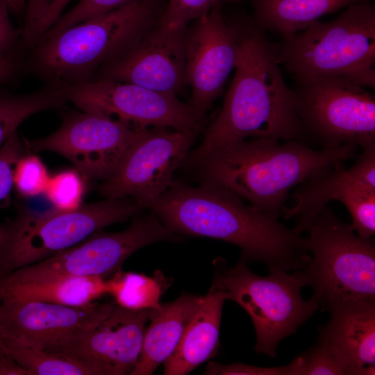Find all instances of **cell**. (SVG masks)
<instances>
[{"mask_svg":"<svg viewBox=\"0 0 375 375\" xmlns=\"http://www.w3.org/2000/svg\"><path fill=\"white\" fill-rule=\"evenodd\" d=\"M171 231L238 246L240 261L269 269H304L311 260L308 239L221 187H192L173 181L149 207Z\"/></svg>","mask_w":375,"mask_h":375,"instance_id":"1","label":"cell"},{"mask_svg":"<svg viewBox=\"0 0 375 375\" xmlns=\"http://www.w3.org/2000/svg\"><path fill=\"white\" fill-rule=\"evenodd\" d=\"M235 74L219 114L206 131L201 144L183 165L192 168L210 151L247 138L297 140L307 144L297 116L292 89L287 85L278 45L253 21L239 22Z\"/></svg>","mask_w":375,"mask_h":375,"instance_id":"2","label":"cell"},{"mask_svg":"<svg viewBox=\"0 0 375 375\" xmlns=\"http://www.w3.org/2000/svg\"><path fill=\"white\" fill-rule=\"evenodd\" d=\"M358 147L315 150L297 140L252 138L215 149L192 168L201 184L224 188L279 218L290 190L323 168L356 157Z\"/></svg>","mask_w":375,"mask_h":375,"instance_id":"3","label":"cell"},{"mask_svg":"<svg viewBox=\"0 0 375 375\" xmlns=\"http://www.w3.org/2000/svg\"><path fill=\"white\" fill-rule=\"evenodd\" d=\"M159 0H134L49 36L25 56L24 72L47 85L91 81L104 65L131 47L160 15Z\"/></svg>","mask_w":375,"mask_h":375,"instance_id":"4","label":"cell"},{"mask_svg":"<svg viewBox=\"0 0 375 375\" xmlns=\"http://www.w3.org/2000/svg\"><path fill=\"white\" fill-rule=\"evenodd\" d=\"M283 42L278 44V60L295 80L335 77L374 88L375 8L367 1Z\"/></svg>","mask_w":375,"mask_h":375,"instance_id":"5","label":"cell"},{"mask_svg":"<svg viewBox=\"0 0 375 375\" xmlns=\"http://www.w3.org/2000/svg\"><path fill=\"white\" fill-rule=\"evenodd\" d=\"M211 287L240 306L250 316L256 332L254 349L275 358L280 342L294 333L317 310L311 297L305 300L301 289L308 286L303 269L289 273L271 269L267 276L254 274L247 263L228 267L217 260Z\"/></svg>","mask_w":375,"mask_h":375,"instance_id":"6","label":"cell"},{"mask_svg":"<svg viewBox=\"0 0 375 375\" xmlns=\"http://www.w3.org/2000/svg\"><path fill=\"white\" fill-rule=\"evenodd\" d=\"M143 208L133 199L108 198L78 208H53L42 212L20 210L3 222L0 278L69 249L112 224L124 222Z\"/></svg>","mask_w":375,"mask_h":375,"instance_id":"7","label":"cell"},{"mask_svg":"<svg viewBox=\"0 0 375 375\" xmlns=\"http://www.w3.org/2000/svg\"><path fill=\"white\" fill-rule=\"evenodd\" d=\"M309 265L303 270L312 297L325 311L348 300H375V244L362 238L326 206L306 231Z\"/></svg>","mask_w":375,"mask_h":375,"instance_id":"8","label":"cell"},{"mask_svg":"<svg viewBox=\"0 0 375 375\" xmlns=\"http://www.w3.org/2000/svg\"><path fill=\"white\" fill-rule=\"evenodd\" d=\"M295 81L294 106L307 140L321 149L375 144V97L365 87L335 77Z\"/></svg>","mask_w":375,"mask_h":375,"instance_id":"9","label":"cell"},{"mask_svg":"<svg viewBox=\"0 0 375 375\" xmlns=\"http://www.w3.org/2000/svg\"><path fill=\"white\" fill-rule=\"evenodd\" d=\"M181 235L168 228L153 212L135 217L124 231H99L81 242L40 262L18 269L1 279L27 283L60 276L110 278L138 249L158 242L178 241Z\"/></svg>","mask_w":375,"mask_h":375,"instance_id":"10","label":"cell"},{"mask_svg":"<svg viewBox=\"0 0 375 375\" xmlns=\"http://www.w3.org/2000/svg\"><path fill=\"white\" fill-rule=\"evenodd\" d=\"M137 126L136 133L113 174L99 185L108 198L131 197L149 208L173 181L194 140L192 133Z\"/></svg>","mask_w":375,"mask_h":375,"instance_id":"11","label":"cell"},{"mask_svg":"<svg viewBox=\"0 0 375 375\" xmlns=\"http://www.w3.org/2000/svg\"><path fill=\"white\" fill-rule=\"evenodd\" d=\"M137 131V125L100 112H69L53 133L26 140L27 149L51 151L68 159L88 181L110 178Z\"/></svg>","mask_w":375,"mask_h":375,"instance_id":"12","label":"cell"},{"mask_svg":"<svg viewBox=\"0 0 375 375\" xmlns=\"http://www.w3.org/2000/svg\"><path fill=\"white\" fill-rule=\"evenodd\" d=\"M67 101L84 112L117 115L134 125L162 126L195 134L203 119L176 95L138 85L110 80H92L58 85Z\"/></svg>","mask_w":375,"mask_h":375,"instance_id":"13","label":"cell"},{"mask_svg":"<svg viewBox=\"0 0 375 375\" xmlns=\"http://www.w3.org/2000/svg\"><path fill=\"white\" fill-rule=\"evenodd\" d=\"M194 21L187 34L185 80L192 89L189 104L203 119L206 112L222 93L228 77L235 69L239 23L226 20L220 6Z\"/></svg>","mask_w":375,"mask_h":375,"instance_id":"14","label":"cell"},{"mask_svg":"<svg viewBox=\"0 0 375 375\" xmlns=\"http://www.w3.org/2000/svg\"><path fill=\"white\" fill-rule=\"evenodd\" d=\"M188 28H169L158 22L131 47L102 66L91 80L132 83L176 95L186 85Z\"/></svg>","mask_w":375,"mask_h":375,"instance_id":"15","label":"cell"},{"mask_svg":"<svg viewBox=\"0 0 375 375\" xmlns=\"http://www.w3.org/2000/svg\"><path fill=\"white\" fill-rule=\"evenodd\" d=\"M115 304L94 302L70 306L38 301L0 302V333L3 341L53 351L106 317Z\"/></svg>","mask_w":375,"mask_h":375,"instance_id":"16","label":"cell"},{"mask_svg":"<svg viewBox=\"0 0 375 375\" xmlns=\"http://www.w3.org/2000/svg\"><path fill=\"white\" fill-rule=\"evenodd\" d=\"M154 310H131L115 303L106 317L53 351L78 358L97 369L101 375L131 374Z\"/></svg>","mask_w":375,"mask_h":375,"instance_id":"17","label":"cell"},{"mask_svg":"<svg viewBox=\"0 0 375 375\" xmlns=\"http://www.w3.org/2000/svg\"><path fill=\"white\" fill-rule=\"evenodd\" d=\"M328 322L317 340L330 351L345 375L375 374V300L355 299L328 306Z\"/></svg>","mask_w":375,"mask_h":375,"instance_id":"18","label":"cell"},{"mask_svg":"<svg viewBox=\"0 0 375 375\" xmlns=\"http://www.w3.org/2000/svg\"><path fill=\"white\" fill-rule=\"evenodd\" d=\"M355 163L344 168L342 162L331 164L317 172L289 197L295 204L285 206L281 215L285 219H294L293 228L299 233L306 231L319 212L331 201H341L359 188L375 189V144L362 148Z\"/></svg>","mask_w":375,"mask_h":375,"instance_id":"19","label":"cell"},{"mask_svg":"<svg viewBox=\"0 0 375 375\" xmlns=\"http://www.w3.org/2000/svg\"><path fill=\"white\" fill-rule=\"evenodd\" d=\"M225 301L221 292L210 286L175 350L164 362V374H187L215 356Z\"/></svg>","mask_w":375,"mask_h":375,"instance_id":"20","label":"cell"},{"mask_svg":"<svg viewBox=\"0 0 375 375\" xmlns=\"http://www.w3.org/2000/svg\"><path fill=\"white\" fill-rule=\"evenodd\" d=\"M203 296L183 294L155 309L146 328L142 349L131 375H150L177 347Z\"/></svg>","mask_w":375,"mask_h":375,"instance_id":"21","label":"cell"},{"mask_svg":"<svg viewBox=\"0 0 375 375\" xmlns=\"http://www.w3.org/2000/svg\"><path fill=\"white\" fill-rule=\"evenodd\" d=\"M107 294L106 278L60 276L27 283L0 279V302L38 301L70 306H86Z\"/></svg>","mask_w":375,"mask_h":375,"instance_id":"22","label":"cell"},{"mask_svg":"<svg viewBox=\"0 0 375 375\" xmlns=\"http://www.w3.org/2000/svg\"><path fill=\"white\" fill-rule=\"evenodd\" d=\"M367 0H253V22L287 40L326 14Z\"/></svg>","mask_w":375,"mask_h":375,"instance_id":"23","label":"cell"},{"mask_svg":"<svg viewBox=\"0 0 375 375\" xmlns=\"http://www.w3.org/2000/svg\"><path fill=\"white\" fill-rule=\"evenodd\" d=\"M67 102L58 85L46 84L39 90L22 94L0 91V147L27 118L42 111L62 108Z\"/></svg>","mask_w":375,"mask_h":375,"instance_id":"24","label":"cell"},{"mask_svg":"<svg viewBox=\"0 0 375 375\" xmlns=\"http://www.w3.org/2000/svg\"><path fill=\"white\" fill-rule=\"evenodd\" d=\"M3 342L7 354L29 375H101L94 367L72 356Z\"/></svg>","mask_w":375,"mask_h":375,"instance_id":"25","label":"cell"},{"mask_svg":"<svg viewBox=\"0 0 375 375\" xmlns=\"http://www.w3.org/2000/svg\"><path fill=\"white\" fill-rule=\"evenodd\" d=\"M165 285L161 274L154 278L120 270L106 278L107 294L111 295L117 305L131 310L160 308Z\"/></svg>","mask_w":375,"mask_h":375,"instance_id":"26","label":"cell"},{"mask_svg":"<svg viewBox=\"0 0 375 375\" xmlns=\"http://www.w3.org/2000/svg\"><path fill=\"white\" fill-rule=\"evenodd\" d=\"M86 180L76 169L64 170L50 177L44 193L54 208L74 210L82 204Z\"/></svg>","mask_w":375,"mask_h":375,"instance_id":"27","label":"cell"},{"mask_svg":"<svg viewBox=\"0 0 375 375\" xmlns=\"http://www.w3.org/2000/svg\"><path fill=\"white\" fill-rule=\"evenodd\" d=\"M341 203L349 212L353 230L361 238H372L375 234V189L359 188L349 192Z\"/></svg>","mask_w":375,"mask_h":375,"instance_id":"28","label":"cell"},{"mask_svg":"<svg viewBox=\"0 0 375 375\" xmlns=\"http://www.w3.org/2000/svg\"><path fill=\"white\" fill-rule=\"evenodd\" d=\"M50 176L40 158L24 153L18 160L14 174V187L24 197L44 193Z\"/></svg>","mask_w":375,"mask_h":375,"instance_id":"29","label":"cell"},{"mask_svg":"<svg viewBox=\"0 0 375 375\" xmlns=\"http://www.w3.org/2000/svg\"><path fill=\"white\" fill-rule=\"evenodd\" d=\"M235 0H168L158 23L169 28L186 26L223 3Z\"/></svg>","mask_w":375,"mask_h":375,"instance_id":"30","label":"cell"},{"mask_svg":"<svg viewBox=\"0 0 375 375\" xmlns=\"http://www.w3.org/2000/svg\"><path fill=\"white\" fill-rule=\"evenodd\" d=\"M133 1L80 0L73 8L61 15L43 36L53 35L90 18L117 9Z\"/></svg>","mask_w":375,"mask_h":375,"instance_id":"31","label":"cell"},{"mask_svg":"<svg viewBox=\"0 0 375 375\" xmlns=\"http://www.w3.org/2000/svg\"><path fill=\"white\" fill-rule=\"evenodd\" d=\"M17 130L13 131L0 147V209L9 206L14 186V174L19 159L25 153Z\"/></svg>","mask_w":375,"mask_h":375,"instance_id":"32","label":"cell"},{"mask_svg":"<svg viewBox=\"0 0 375 375\" xmlns=\"http://www.w3.org/2000/svg\"><path fill=\"white\" fill-rule=\"evenodd\" d=\"M306 362L299 356L290 363L279 367H258L242 363L220 364L208 362L206 375H304Z\"/></svg>","mask_w":375,"mask_h":375,"instance_id":"33","label":"cell"},{"mask_svg":"<svg viewBox=\"0 0 375 375\" xmlns=\"http://www.w3.org/2000/svg\"><path fill=\"white\" fill-rule=\"evenodd\" d=\"M305 360L304 375H345L328 348L321 342L301 353Z\"/></svg>","mask_w":375,"mask_h":375,"instance_id":"34","label":"cell"},{"mask_svg":"<svg viewBox=\"0 0 375 375\" xmlns=\"http://www.w3.org/2000/svg\"><path fill=\"white\" fill-rule=\"evenodd\" d=\"M7 0H0V56L25 49L20 30L15 29L9 17Z\"/></svg>","mask_w":375,"mask_h":375,"instance_id":"35","label":"cell"},{"mask_svg":"<svg viewBox=\"0 0 375 375\" xmlns=\"http://www.w3.org/2000/svg\"><path fill=\"white\" fill-rule=\"evenodd\" d=\"M50 0H28L24 25L20 30L22 43L28 49L34 29L46 10Z\"/></svg>","mask_w":375,"mask_h":375,"instance_id":"36","label":"cell"},{"mask_svg":"<svg viewBox=\"0 0 375 375\" xmlns=\"http://www.w3.org/2000/svg\"><path fill=\"white\" fill-rule=\"evenodd\" d=\"M71 0H50L44 14L33 33L30 47H34L44 34L57 22L65 6Z\"/></svg>","mask_w":375,"mask_h":375,"instance_id":"37","label":"cell"},{"mask_svg":"<svg viewBox=\"0 0 375 375\" xmlns=\"http://www.w3.org/2000/svg\"><path fill=\"white\" fill-rule=\"evenodd\" d=\"M22 50L0 56V84L14 81L24 72Z\"/></svg>","mask_w":375,"mask_h":375,"instance_id":"38","label":"cell"},{"mask_svg":"<svg viewBox=\"0 0 375 375\" xmlns=\"http://www.w3.org/2000/svg\"><path fill=\"white\" fill-rule=\"evenodd\" d=\"M0 375H29L28 372L8 354L0 356Z\"/></svg>","mask_w":375,"mask_h":375,"instance_id":"39","label":"cell"},{"mask_svg":"<svg viewBox=\"0 0 375 375\" xmlns=\"http://www.w3.org/2000/svg\"><path fill=\"white\" fill-rule=\"evenodd\" d=\"M28 0H7L10 11L22 15L25 12Z\"/></svg>","mask_w":375,"mask_h":375,"instance_id":"40","label":"cell"},{"mask_svg":"<svg viewBox=\"0 0 375 375\" xmlns=\"http://www.w3.org/2000/svg\"><path fill=\"white\" fill-rule=\"evenodd\" d=\"M6 354H7L6 351V347H5L4 342L3 341V339L0 333V356H3Z\"/></svg>","mask_w":375,"mask_h":375,"instance_id":"41","label":"cell"},{"mask_svg":"<svg viewBox=\"0 0 375 375\" xmlns=\"http://www.w3.org/2000/svg\"><path fill=\"white\" fill-rule=\"evenodd\" d=\"M5 237V226L3 223L0 224V244L2 242Z\"/></svg>","mask_w":375,"mask_h":375,"instance_id":"42","label":"cell"}]
</instances>
